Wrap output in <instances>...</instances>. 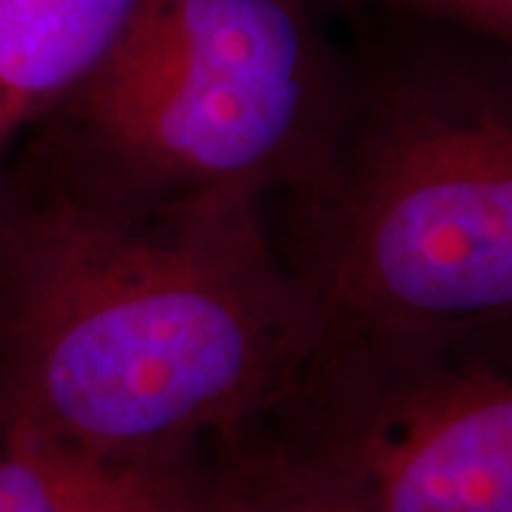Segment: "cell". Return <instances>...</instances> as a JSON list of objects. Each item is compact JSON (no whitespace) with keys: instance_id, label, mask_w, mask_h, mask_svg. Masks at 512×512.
Listing matches in <instances>:
<instances>
[{"instance_id":"7","label":"cell","mask_w":512,"mask_h":512,"mask_svg":"<svg viewBox=\"0 0 512 512\" xmlns=\"http://www.w3.org/2000/svg\"><path fill=\"white\" fill-rule=\"evenodd\" d=\"M211 512H350L325 484L302 470L248 424L220 444V473Z\"/></svg>"},{"instance_id":"5","label":"cell","mask_w":512,"mask_h":512,"mask_svg":"<svg viewBox=\"0 0 512 512\" xmlns=\"http://www.w3.org/2000/svg\"><path fill=\"white\" fill-rule=\"evenodd\" d=\"M220 444L111 450L0 416V512H211Z\"/></svg>"},{"instance_id":"8","label":"cell","mask_w":512,"mask_h":512,"mask_svg":"<svg viewBox=\"0 0 512 512\" xmlns=\"http://www.w3.org/2000/svg\"><path fill=\"white\" fill-rule=\"evenodd\" d=\"M311 6L319 15L325 9L387 12L410 23L458 29L495 43L512 40V0H311Z\"/></svg>"},{"instance_id":"6","label":"cell","mask_w":512,"mask_h":512,"mask_svg":"<svg viewBox=\"0 0 512 512\" xmlns=\"http://www.w3.org/2000/svg\"><path fill=\"white\" fill-rule=\"evenodd\" d=\"M146 0H0V163L72 97Z\"/></svg>"},{"instance_id":"1","label":"cell","mask_w":512,"mask_h":512,"mask_svg":"<svg viewBox=\"0 0 512 512\" xmlns=\"http://www.w3.org/2000/svg\"><path fill=\"white\" fill-rule=\"evenodd\" d=\"M251 191L134 197L0 163V416L111 450L262 419L325 322Z\"/></svg>"},{"instance_id":"2","label":"cell","mask_w":512,"mask_h":512,"mask_svg":"<svg viewBox=\"0 0 512 512\" xmlns=\"http://www.w3.org/2000/svg\"><path fill=\"white\" fill-rule=\"evenodd\" d=\"M510 43L416 23L345 60L328 134L279 197V254L325 336L510 330Z\"/></svg>"},{"instance_id":"4","label":"cell","mask_w":512,"mask_h":512,"mask_svg":"<svg viewBox=\"0 0 512 512\" xmlns=\"http://www.w3.org/2000/svg\"><path fill=\"white\" fill-rule=\"evenodd\" d=\"M507 339L322 336L254 424L350 512H512Z\"/></svg>"},{"instance_id":"3","label":"cell","mask_w":512,"mask_h":512,"mask_svg":"<svg viewBox=\"0 0 512 512\" xmlns=\"http://www.w3.org/2000/svg\"><path fill=\"white\" fill-rule=\"evenodd\" d=\"M342 72L311 0H146L103 66L18 148L134 197L271 200L322 146Z\"/></svg>"}]
</instances>
